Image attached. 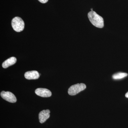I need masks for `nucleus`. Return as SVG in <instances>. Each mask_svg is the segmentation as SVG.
<instances>
[{
    "mask_svg": "<svg viewBox=\"0 0 128 128\" xmlns=\"http://www.w3.org/2000/svg\"><path fill=\"white\" fill-rule=\"evenodd\" d=\"M88 17L92 24L95 26L102 28L104 26L103 18L97 14L96 12L92 11L88 14Z\"/></svg>",
    "mask_w": 128,
    "mask_h": 128,
    "instance_id": "obj_1",
    "label": "nucleus"
},
{
    "mask_svg": "<svg viewBox=\"0 0 128 128\" xmlns=\"http://www.w3.org/2000/svg\"><path fill=\"white\" fill-rule=\"evenodd\" d=\"M12 25L15 31L20 32L24 29L25 24L23 20L20 18L16 17L12 20Z\"/></svg>",
    "mask_w": 128,
    "mask_h": 128,
    "instance_id": "obj_2",
    "label": "nucleus"
},
{
    "mask_svg": "<svg viewBox=\"0 0 128 128\" xmlns=\"http://www.w3.org/2000/svg\"><path fill=\"white\" fill-rule=\"evenodd\" d=\"M86 88V85L83 83L76 84L71 86L69 88L68 93L70 96H74L84 90Z\"/></svg>",
    "mask_w": 128,
    "mask_h": 128,
    "instance_id": "obj_3",
    "label": "nucleus"
},
{
    "mask_svg": "<svg viewBox=\"0 0 128 128\" xmlns=\"http://www.w3.org/2000/svg\"><path fill=\"white\" fill-rule=\"evenodd\" d=\"M0 96L3 99L11 103H15L17 100L16 96L13 93L9 92L2 91Z\"/></svg>",
    "mask_w": 128,
    "mask_h": 128,
    "instance_id": "obj_4",
    "label": "nucleus"
},
{
    "mask_svg": "<svg viewBox=\"0 0 128 128\" xmlns=\"http://www.w3.org/2000/svg\"><path fill=\"white\" fill-rule=\"evenodd\" d=\"M35 92L38 96L42 97H49L52 95L51 92L45 88H38L35 90Z\"/></svg>",
    "mask_w": 128,
    "mask_h": 128,
    "instance_id": "obj_5",
    "label": "nucleus"
},
{
    "mask_svg": "<svg viewBox=\"0 0 128 128\" xmlns=\"http://www.w3.org/2000/svg\"><path fill=\"white\" fill-rule=\"evenodd\" d=\"M50 110H43L40 112L39 121L41 124L44 122L50 117Z\"/></svg>",
    "mask_w": 128,
    "mask_h": 128,
    "instance_id": "obj_6",
    "label": "nucleus"
},
{
    "mask_svg": "<svg viewBox=\"0 0 128 128\" xmlns=\"http://www.w3.org/2000/svg\"><path fill=\"white\" fill-rule=\"evenodd\" d=\"M24 76L27 80H36L39 78L40 74L38 71L32 70L26 72Z\"/></svg>",
    "mask_w": 128,
    "mask_h": 128,
    "instance_id": "obj_7",
    "label": "nucleus"
},
{
    "mask_svg": "<svg viewBox=\"0 0 128 128\" xmlns=\"http://www.w3.org/2000/svg\"><path fill=\"white\" fill-rule=\"evenodd\" d=\"M16 57H12L9 58L5 60L2 64V66L4 68H8L9 66L16 64Z\"/></svg>",
    "mask_w": 128,
    "mask_h": 128,
    "instance_id": "obj_8",
    "label": "nucleus"
},
{
    "mask_svg": "<svg viewBox=\"0 0 128 128\" xmlns=\"http://www.w3.org/2000/svg\"><path fill=\"white\" fill-rule=\"evenodd\" d=\"M128 75L127 73H118L114 74L112 76V78L114 80H119L126 77Z\"/></svg>",
    "mask_w": 128,
    "mask_h": 128,
    "instance_id": "obj_9",
    "label": "nucleus"
},
{
    "mask_svg": "<svg viewBox=\"0 0 128 128\" xmlns=\"http://www.w3.org/2000/svg\"><path fill=\"white\" fill-rule=\"evenodd\" d=\"M38 1L42 3H45L48 2V0H38Z\"/></svg>",
    "mask_w": 128,
    "mask_h": 128,
    "instance_id": "obj_10",
    "label": "nucleus"
},
{
    "mask_svg": "<svg viewBox=\"0 0 128 128\" xmlns=\"http://www.w3.org/2000/svg\"><path fill=\"white\" fill-rule=\"evenodd\" d=\"M125 96H126V97L127 98H128V92L126 93V95H125Z\"/></svg>",
    "mask_w": 128,
    "mask_h": 128,
    "instance_id": "obj_11",
    "label": "nucleus"
}]
</instances>
